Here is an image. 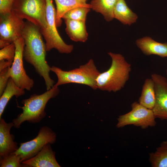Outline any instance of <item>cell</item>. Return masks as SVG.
<instances>
[{
  "label": "cell",
  "mask_w": 167,
  "mask_h": 167,
  "mask_svg": "<svg viewBox=\"0 0 167 167\" xmlns=\"http://www.w3.org/2000/svg\"><path fill=\"white\" fill-rule=\"evenodd\" d=\"M21 36L24 42V58L43 78L47 90H49L54 85V81L50 76L51 67L46 60V46L40 28L27 21L25 23Z\"/></svg>",
  "instance_id": "obj_1"
},
{
  "label": "cell",
  "mask_w": 167,
  "mask_h": 167,
  "mask_svg": "<svg viewBox=\"0 0 167 167\" xmlns=\"http://www.w3.org/2000/svg\"><path fill=\"white\" fill-rule=\"evenodd\" d=\"M112 62L109 69L100 73L96 79L97 89L116 92L122 89L129 79L131 65L121 54L109 52Z\"/></svg>",
  "instance_id": "obj_2"
},
{
  "label": "cell",
  "mask_w": 167,
  "mask_h": 167,
  "mask_svg": "<svg viewBox=\"0 0 167 167\" xmlns=\"http://www.w3.org/2000/svg\"><path fill=\"white\" fill-rule=\"evenodd\" d=\"M59 92L58 86L54 84L50 89L42 94H34L29 98L23 100L21 103L23 106H17L22 109L23 112L12 120L14 126L19 129L21 124L26 121L31 123L40 122L46 116L45 109L47 102L57 96Z\"/></svg>",
  "instance_id": "obj_3"
},
{
  "label": "cell",
  "mask_w": 167,
  "mask_h": 167,
  "mask_svg": "<svg viewBox=\"0 0 167 167\" xmlns=\"http://www.w3.org/2000/svg\"><path fill=\"white\" fill-rule=\"evenodd\" d=\"M50 71L57 75L58 81L55 85H59L70 83L84 84L92 89H97L96 79L100 72L96 66L94 60L90 59L85 64L69 71L53 66Z\"/></svg>",
  "instance_id": "obj_4"
},
{
  "label": "cell",
  "mask_w": 167,
  "mask_h": 167,
  "mask_svg": "<svg viewBox=\"0 0 167 167\" xmlns=\"http://www.w3.org/2000/svg\"><path fill=\"white\" fill-rule=\"evenodd\" d=\"M56 13L53 0H46V25L40 28L41 32L45 41L47 51L54 49L60 53L68 54L72 51L74 46L65 43L59 35L56 23Z\"/></svg>",
  "instance_id": "obj_5"
},
{
  "label": "cell",
  "mask_w": 167,
  "mask_h": 167,
  "mask_svg": "<svg viewBox=\"0 0 167 167\" xmlns=\"http://www.w3.org/2000/svg\"><path fill=\"white\" fill-rule=\"evenodd\" d=\"M46 0H15L12 11L40 28L46 25Z\"/></svg>",
  "instance_id": "obj_6"
},
{
  "label": "cell",
  "mask_w": 167,
  "mask_h": 167,
  "mask_svg": "<svg viewBox=\"0 0 167 167\" xmlns=\"http://www.w3.org/2000/svg\"><path fill=\"white\" fill-rule=\"evenodd\" d=\"M131 107V110L130 112L119 116L116 126L117 128L133 125L146 129L156 125V118L152 109L142 106L138 102L132 103Z\"/></svg>",
  "instance_id": "obj_7"
},
{
  "label": "cell",
  "mask_w": 167,
  "mask_h": 167,
  "mask_svg": "<svg viewBox=\"0 0 167 167\" xmlns=\"http://www.w3.org/2000/svg\"><path fill=\"white\" fill-rule=\"evenodd\" d=\"M56 138V134L50 128L43 126L40 129L35 138L29 141L20 143V146L14 153L20 157L22 163L36 155L46 144L54 143Z\"/></svg>",
  "instance_id": "obj_8"
},
{
  "label": "cell",
  "mask_w": 167,
  "mask_h": 167,
  "mask_svg": "<svg viewBox=\"0 0 167 167\" xmlns=\"http://www.w3.org/2000/svg\"><path fill=\"white\" fill-rule=\"evenodd\" d=\"M14 42L16 48L15 56L11 66L9 67L8 75L19 87L30 91L33 86L34 82L27 74L24 67V40L21 37Z\"/></svg>",
  "instance_id": "obj_9"
},
{
  "label": "cell",
  "mask_w": 167,
  "mask_h": 167,
  "mask_svg": "<svg viewBox=\"0 0 167 167\" xmlns=\"http://www.w3.org/2000/svg\"><path fill=\"white\" fill-rule=\"evenodd\" d=\"M25 23L23 19L12 11L9 13L0 15V40L10 43L14 42L22 37Z\"/></svg>",
  "instance_id": "obj_10"
},
{
  "label": "cell",
  "mask_w": 167,
  "mask_h": 167,
  "mask_svg": "<svg viewBox=\"0 0 167 167\" xmlns=\"http://www.w3.org/2000/svg\"><path fill=\"white\" fill-rule=\"evenodd\" d=\"M155 87L156 101L152 110L156 118L167 120V80L156 73L151 75Z\"/></svg>",
  "instance_id": "obj_11"
},
{
  "label": "cell",
  "mask_w": 167,
  "mask_h": 167,
  "mask_svg": "<svg viewBox=\"0 0 167 167\" xmlns=\"http://www.w3.org/2000/svg\"><path fill=\"white\" fill-rule=\"evenodd\" d=\"M49 143L46 144L35 156L22 162L28 167H60L55 157V152Z\"/></svg>",
  "instance_id": "obj_12"
},
{
  "label": "cell",
  "mask_w": 167,
  "mask_h": 167,
  "mask_svg": "<svg viewBox=\"0 0 167 167\" xmlns=\"http://www.w3.org/2000/svg\"><path fill=\"white\" fill-rule=\"evenodd\" d=\"M14 126L12 122L7 123L4 120L0 118V157L15 152L18 148L17 143L14 140V136L11 134L10 131Z\"/></svg>",
  "instance_id": "obj_13"
},
{
  "label": "cell",
  "mask_w": 167,
  "mask_h": 167,
  "mask_svg": "<svg viewBox=\"0 0 167 167\" xmlns=\"http://www.w3.org/2000/svg\"><path fill=\"white\" fill-rule=\"evenodd\" d=\"M136 44L146 55H156L162 58L167 57V43L157 42L149 36L137 39Z\"/></svg>",
  "instance_id": "obj_14"
},
{
  "label": "cell",
  "mask_w": 167,
  "mask_h": 167,
  "mask_svg": "<svg viewBox=\"0 0 167 167\" xmlns=\"http://www.w3.org/2000/svg\"><path fill=\"white\" fill-rule=\"evenodd\" d=\"M66 25L65 31L70 39L75 42H84L88 39L86 22L64 19Z\"/></svg>",
  "instance_id": "obj_15"
},
{
  "label": "cell",
  "mask_w": 167,
  "mask_h": 167,
  "mask_svg": "<svg viewBox=\"0 0 167 167\" xmlns=\"http://www.w3.org/2000/svg\"><path fill=\"white\" fill-rule=\"evenodd\" d=\"M113 17L122 24L129 25L135 23L138 18L128 6L125 0H118L114 9Z\"/></svg>",
  "instance_id": "obj_16"
},
{
  "label": "cell",
  "mask_w": 167,
  "mask_h": 167,
  "mask_svg": "<svg viewBox=\"0 0 167 167\" xmlns=\"http://www.w3.org/2000/svg\"><path fill=\"white\" fill-rule=\"evenodd\" d=\"M56 6V23L57 27L62 24L64 15L69 10L79 6H91L87 3L88 0H54Z\"/></svg>",
  "instance_id": "obj_17"
},
{
  "label": "cell",
  "mask_w": 167,
  "mask_h": 167,
  "mask_svg": "<svg viewBox=\"0 0 167 167\" xmlns=\"http://www.w3.org/2000/svg\"><path fill=\"white\" fill-rule=\"evenodd\" d=\"M156 101L155 84L151 78H147L143 84L138 102L142 106L151 109L154 108Z\"/></svg>",
  "instance_id": "obj_18"
},
{
  "label": "cell",
  "mask_w": 167,
  "mask_h": 167,
  "mask_svg": "<svg viewBox=\"0 0 167 167\" xmlns=\"http://www.w3.org/2000/svg\"><path fill=\"white\" fill-rule=\"evenodd\" d=\"M118 0H91V9L101 13L107 22L113 19V11Z\"/></svg>",
  "instance_id": "obj_19"
},
{
  "label": "cell",
  "mask_w": 167,
  "mask_h": 167,
  "mask_svg": "<svg viewBox=\"0 0 167 167\" xmlns=\"http://www.w3.org/2000/svg\"><path fill=\"white\" fill-rule=\"evenodd\" d=\"M24 89L18 86L10 77L6 86L0 98V118L10 99L14 96L18 98L24 94Z\"/></svg>",
  "instance_id": "obj_20"
},
{
  "label": "cell",
  "mask_w": 167,
  "mask_h": 167,
  "mask_svg": "<svg viewBox=\"0 0 167 167\" xmlns=\"http://www.w3.org/2000/svg\"><path fill=\"white\" fill-rule=\"evenodd\" d=\"M149 160L152 167H167V140L162 141L154 152L149 154Z\"/></svg>",
  "instance_id": "obj_21"
},
{
  "label": "cell",
  "mask_w": 167,
  "mask_h": 167,
  "mask_svg": "<svg viewBox=\"0 0 167 167\" xmlns=\"http://www.w3.org/2000/svg\"><path fill=\"white\" fill-rule=\"evenodd\" d=\"M90 9V6H81L75 7L66 12L62 19L86 22L87 14Z\"/></svg>",
  "instance_id": "obj_22"
},
{
  "label": "cell",
  "mask_w": 167,
  "mask_h": 167,
  "mask_svg": "<svg viewBox=\"0 0 167 167\" xmlns=\"http://www.w3.org/2000/svg\"><path fill=\"white\" fill-rule=\"evenodd\" d=\"M20 162V157L14 152L0 159V167H28Z\"/></svg>",
  "instance_id": "obj_23"
},
{
  "label": "cell",
  "mask_w": 167,
  "mask_h": 167,
  "mask_svg": "<svg viewBox=\"0 0 167 167\" xmlns=\"http://www.w3.org/2000/svg\"><path fill=\"white\" fill-rule=\"evenodd\" d=\"M16 48L14 42L2 49L0 50V60H6L13 62L15 56Z\"/></svg>",
  "instance_id": "obj_24"
},
{
  "label": "cell",
  "mask_w": 167,
  "mask_h": 167,
  "mask_svg": "<svg viewBox=\"0 0 167 167\" xmlns=\"http://www.w3.org/2000/svg\"><path fill=\"white\" fill-rule=\"evenodd\" d=\"M15 0H0V15H5L11 12Z\"/></svg>",
  "instance_id": "obj_25"
},
{
  "label": "cell",
  "mask_w": 167,
  "mask_h": 167,
  "mask_svg": "<svg viewBox=\"0 0 167 167\" xmlns=\"http://www.w3.org/2000/svg\"><path fill=\"white\" fill-rule=\"evenodd\" d=\"M9 67L0 71V96L3 93L10 78L8 73Z\"/></svg>",
  "instance_id": "obj_26"
},
{
  "label": "cell",
  "mask_w": 167,
  "mask_h": 167,
  "mask_svg": "<svg viewBox=\"0 0 167 167\" xmlns=\"http://www.w3.org/2000/svg\"><path fill=\"white\" fill-rule=\"evenodd\" d=\"M13 62L6 61L5 60H0V71L7 67H11Z\"/></svg>",
  "instance_id": "obj_27"
},
{
  "label": "cell",
  "mask_w": 167,
  "mask_h": 167,
  "mask_svg": "<svg viewBox=\"0 0 167 167\" xmlns=\"http://www.w3.org/2000/svg\"><path fill=\"white\" fill-rule=\"evenodd\" d=\"M11 43L9 42L2 40H0V48L2 49L9 45Z\"/></svg>",
  "instance_id": "obj_28"
},
{
  "label": "cell",
  "mask_w": 167,
  "mask_h": 167,
  "mask_svg": "<svg viewBox=\"0 0 167 167\" xmlns=\"http://www.w3.org/2000/svg\"><path fill=\"white\" fill-rule=\"evenodd\" d=\"M166 75H167V69H166Z\"/></svg>",
  "instance_id": "obj_29"
}]
</instances>
